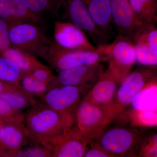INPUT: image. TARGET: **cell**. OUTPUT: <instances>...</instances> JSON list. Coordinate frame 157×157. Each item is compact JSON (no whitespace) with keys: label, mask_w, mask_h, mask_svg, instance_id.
<instances>
[{"label":"cell","mask_w":157,"mask_h":157,"mask_svg":"<svg viewBox=\"0 0 157 157\" xmlns=\"http://www.w3.org/2000/svg\"><path fill=\"white\" fill-rule=\"evenodd\" d=\"M20 87L25 93L35 97L40 98L51 88V86L39 81L30 73H25L19 82Z\"/></svg>","instance_id":"d4e9b609"},{"label":"cell","mask_w":157,"mask_h":157,"mask_svg":"<svg viewBox=\"0 0 157 157\" xmlns=\"http://www.w3.org/2000/svg\"><path fill=\"white\" fill-rule=\"evenodd\" d=\"M21 89L19 84H9L0 80V94L4 92Z\"/></svg>","instance_id":"e575fe53"},{"label":"cell","mask_w":157,"mask_h":157,"mask_svg":"<svg viewBox=\"0 0 157 157\" xmlns=\"http://www.w3.org/2000/svg\"><path fill=\"white\" fill-rule=\"evenodd\" d=\"M130 104L135 110L157 109V78L149 82L137 93Z\"/></svg>","instance_id":"ac0fdd59"},{"label":"cell","mask_w":157,"mask_h":157,"mask_svg":"<svg viewBox=\"0 0 157 157\" xmlns=\"http://www.w3.org/2000/svg\"><path fill=\"white\" fill-rule=\"evenodd\" d=\"M129 117L134 126L155 127L157 124V109L137 110L133 109Z\"/></svg>","instance_id":"484cf974"},{"label":"cell","mask_w":157,"mask_h":157,"mask_svg":"<svg viewBox=\"0 0 157 157\" xmlns=\"http://www.w3.org/2000/svg\"><path fill=\"white\" fill-rule=\"evenodd\" d=\"M1 53L2 56L10 59L15 63L24 73H30L35 69L45 66L33 55L12 46Z\"/></svg>","instance_id":"e0dca14e"},{"label":"cell","mask_w":157,"mask_h":157,"mask_svg":"<svg viewBox=\"0 0 157 157\" xmlns=\"http://www.w3.org/2000/svg\"><path fill=\"white\" fill-rule=\"evenodd\" d=\"M25 73L15 63L5 57H0V80L9 84H19Z\"/></svg>","instance_id":"603a6c76"},{"label":"cell","mask_w":157,"mask_h":157,"mask_svg":"<svg viewBox=\"0 0 157 157\" xmlns=\"http://www.w3.org/2000/svg\"><path fill=\"white\" fill-rule=\"evenodd\" d=\"M98 47L94 51L68 49L59 46L53 41L51 43L45 59L51 67L58 72L77 66L96 64L106 61L103 51Z\"/></svg>","instance_id":"52a82bcc"},{"label":"cell","mask_w":157,"mask_h":157,"mask_svg":"<svg viewBox=\"0 0 157 157\" xmlns=\"http://www.w3.org/2000/svg\"><path fill=\"white\" fill-rule=\"evenodd\" d=\"M155 78L157 66H139L131 71L120 84L112 103L108 106L115 119L124 112L137 93Z\"/></svg>","instance_id":"3957f363"},{"label":"cell","mask_w":157,"mask_h":157,"mask_svg":"<svg viewBox=\"0 0 157 157\" xmlns=\"http://www.w3.org/2000/svg\"><path fill=\"white\" fill-rule=\"evenodd\" d=\"M9 23L0 18V52L11 47L9 35Z\"/></svg>","instance_id":"1f68e13d"},{"label":"cell","mask_w":157,"mask_h":157,"mask_svg":"<svg viewBox=\"0 0 157 157\" xmlns=\"http://www.w3.org/2000/svg\"><path fill=\"white\" fill-rule=\"evenodd\" d=\"M132 41L145 43L157 55V28L155 24H142L135 33Z\"/></svg>","instance_id":"cb8c5ba5"},{"label":"cell","mask_w":157,"mask_h":157,"mask_svg":"<svg viewBox=\"0 0 157 157\" xmlns=\"http://www.w3.org/2000/svg\"><path fill=\"white\" fill-rule=\"evenodd\" d=\"M144 135L137 128L114 127L105 129L95 140L113 157H138Z\"/></svg>","instance_id":"7a4b0ae2"},{"label":"cell","mask_w":157,"mask_h":157,"mask_svg":"<svg viewBox=\"0 0 157 157\" xmlns=\"http://www.w3.org/2000/svg\"><path fill=\"white\" fill-rule=\"evenodd\" d=\"M17 122L10 120L7 119L0 117V128L3 126L5 125L8 124H9Z\"/></svg>","instance_id":"d590c367"},{"label":"cell","mask_w":157,"mask_h":157,"mask_svg":"<svg viewBox=\"0 0 157 157\" xmlns=\"http://www.w3.org/2000/svg\"><path fill=\"white\" fill-rule=\"evenodd\" d=\"M90 142L74 125L40 144L51 152L52 157H82Z\"/></svg>","instance_id":"ba28073f"},{"label":"cell","mask_w":157,"mask_h":157,"mask_svg":"<svg viewBox=\"0 0 157 157\" xmlns=\"http://www.w3.org/2000/svg\"><path fill=\"white\" fill-rule=\"evenodd\" d=\"M108 62V68L120 84L131 73L136 63L135 46L131 39L118 35L111 43L99 46Z\"/></svg>","instance_id":"277c9868"},{"label":"cell","mask_w":157,"mask_h":157,"mask_svg":"<svg viewBox=\"0 0 157 157\" xmlns=\"http://www.w3.org/2000/svg\"><path fill=\"white\" fill-rule=\"evenodd\" d=\"M75 119L77 128L92 142L115 118L108 106L99 107L82 99L75 112Z\"/></svg>","instance_id":"8992f818"},{"label":"cell","mask_w":157,"mask_h":157,"mask_svg":"<svg viewBox=\"0 0 157 157\" xmlns=\"http://www.w3.org/2000/svg\"><path fill=\"white\" fill-rule=\"evenodd\" d=\"M94 84L54 86L39 98L40 102L58 112L75 115L78 105Z\"/></svg>","instance_id":"9c48e42d"},{"label":"cell","mask_w":157,"mask_h":157,"mask_svg":"<svg viewBox=\"0 0 157 157\" xmlns=\"http://www.w3.org/2000/svg\"><path fill=\"white\" fill-rule=\"evenodd\" d=\"M29 73L37 80L51 86L54 82L56 76L53 75L52 70L47 66L37 68Z\"/></svg>","instance_id":"4dcf8cb0"},{"label":"cell","mask_w":157,"mask_h":157,"mask_svg":"<svg viewBox=\"0 0 157 157\" xmlns=\"http://www.w3.org/2000/svg\"><path fill=\"white\" fill-rule=\"evenodd\" d=\"M24 124L31 139L41 143L75 125V115L58 112L39 101L25 113Z\"/></svg>","instance_id":"6da1fadb"},{"label":"cell","mask_w":157,"mask_h":157,"mask_svg":"<svg viewBox=\"0 0 157 157\" xmlns=\"http://www.w3.org/2000/svg\"><path fill=\"white\" fill-rule=\"evenodd\" d=\"M111 16L118 35L132 40L142 24L137 19L129 0H111Z\"/></svg>","instance_id":"7c38bea8"},{"label":"cell","mask_w":157,"mask_h":157,"mask_svg":"<svg viewBox=\"0 0 157 157\" xmlns=\"http://www.w3.org/2000/svg\"><path fill=\"white\" fill-rule=\"evenodd\" d=\"M120 83L107 68L90 89L82 100L99 107H106L112 103Z\"/></svg>","instance_id":"4fadbf2b"},{"label":"cell","mask_w":157,"mask_h":157,"mask_svg":"<svg viewBox=\"0 0 157 157\" xmlns=\"http://www.w3.org/2000/svg\"><path fill=\"white\" fill-rule=\"evenodd\" d=\"M90 144L91 147L90 149H87L85 153L84 157H113L95 142L93 143L92 141Z\"/></svg>","instance_id":"836d02e7"},{"label":"cell","mask_w":157,"mask_h":157,"mask_svg":"<svg viewBox=\"0 0 157 157\" xmlns=\"http://www.w3.org/2000/svg\"><path fill=\"white\" fill-rule=\"evenodd\" d=\"M11 2L12 21L10 25L21 23H29L37 25L41 24L42 16L31 11L25 0H11Z\"/></svg>","instance_id":"44dd1931"},{"label":"cell","mask_w":157,"mask_h":157,"mask_svg":"<svg viewBox=\"0 0 157 157\" xmlns=\"http://www.w3.org/2000/svg\"><path fill=\"white\" fill-rule=\"evenodd\" d=\"M104 71L101 63L82 65L62 70L56 76L54 85L79 86L96 82Z\"/></svg>","instance_id":"5bb4252c"},{"label":"cell","mask_w":157,"mask_h":157,"mask_svg":"<svg viewBox=\"0 0 157 157\" xmlns=\"http://www.w3.org/2000/svg\"><path fill=\"white\" fill-rule=\"evenodd\" d=\"M54 38L57 44L68 49L94 51L98 48L90 42L82 30L71 22L56 21Z\"/></svg>","instance_id":"8fae6325"},{"label":"cell","mask_w":157,"mask_h":157,"mask_svg":"<svg viewBox=\"0 0 157 157\" xmlns=\"http://www.w3.org/2000/svg\"><path fill=\"white\" fill-rule=\"evenodd\" d=\"M136 55V63L139 66H157V55L145 43L133 42Z\"/></svg>","instance_id":"4316f807"},{"label":"cell","mask_w":157,"mask_h":157,"mask_svg":"<svg viewBox=\"0 0 157 157\" xmlns=\"http://www.w3.org/2000/svg\"><path fill=\"white\" fill-rule=\"evenodd\" d=\"M38 25L29 23L9 25L10 42L12 47L45 59L51 42Z\"/></svg>","instance_id":"5b68a950"},{"label":"cell","mask_w":157,"mask_h":157,"mask_svg":"<svg viewBox=\"0 0 157 157\" xmlns=\"http://www.w3.org/2000/svg\"><path fill=\"white\" fill-rule=\"evenodd\" d=\"M33 140L24 123H13L0 128V150L11 157H15L19 150Z\"/></svg>","instance_id":"9a60e30c"},{"label":"cell","mask_w":157,"mask_h":157,"mask_svg":"<svg viewBox=\"0 0 157 157\" xmlns=\"http://www.w3.org/2000/svg\"><path fill=\"white\" fill-rule=\"evenodd\" d=\"M0 98L12 108L21 111L30 108L39 102L36 98L25 93L21 89L4 92L0 94Z\"/></svg>","instance_id":"ffe728a7"},{"label":"cell","mask_w":157,"mask_h":157,"mask_svg":"<svg viewBox=\"0 0 157 157\" xmlns=\"http://www.w3.org/2000/svg\"><path fill=\"white\" fill-rule=\"evenodd\" d=\"M29 9L42 16L49 15L59 17V11L64 6L65 0H25Z\"/></svg>","instance_id":"7402d4cb"},{"label":"cell","mask_w":157,"mask_h":157,"mask_svg":"<svg viewBox=\"0 0 157 157\" xmlns=\"http://www.w3.org/2000/svg\"><path fill=\"white\" fill-rule=\"evenodd\" d=\"M63 7L70 22L82 30L97 47L108 43L110 37L98 28L82 0H65Z\"/></svg>","instance_id":"30bf717a"},{"label":"cell","mask_w":157,"mask_h":157,"mask_svg":"<svg viewBox=\"0 0 157 157\" xmlns=\"http://www.w3.org/2000/svg\"><path fill=\"white\" fill-rule=\"evenodd\" d=\"M15 157H52L49 150L41 144L31 141L16 153Z\"/></svg>","instance_id":"83f0119b"},{"label":"cell","mask_w":157,"mask_h":157,"mask_svg":"<svg viewBox=\"0 0 157 157\" xmlns=\"http://www.w3.org/2000/svg\"><path fill=\"white\" fill-rule=\"evenodd\" d=\"M157 135L154 133L148 136L144 135L140 143L138 157H156Z\"/></svg>","instance_id":"f1b7e54d"},{"label":"cell","mask_w":157,"mask_h":157,"mask_svg":"<svg viewBox=\"0 0 157 157\" xmlns=\"http://www.w3.org/2000/svg\"><path fill=\"white\" fill-rule=\"evenodd\" d=\"M95 23L110 37L113 26L111 16V0H82Z\"/></svg>","instance_id":"2e32d148"},{"label":"cell","mask_w":157,"mask_h":157,"mask_svg":"<svg viewBox=\"0 0 157 157\" xmlns=\"http://www.w3.org/2000/svg\"><path fill=\"white\" fill-rule=\"evenodd\" d=\"M0 117L16 122L24 123L25 113L14 109L0 98Z\"/></svg>","instance_id":"f546056e"},{"label":"cell","mask_w":157,"mask_h":157,"mask_svg":"<svg viewBox=\"0 0 157 157\" xmlns=\"http://www.w3.org/2000/svg\"><path fill=\"white\" fill-rule=\"evenodd\" d=\"M137 19L142 24H155L157 0H129Z\"/></svg>","instance_id":"d6986e66"},{"label":"cell","mask_w":157,"mask_h":157,"mask_svg":"<svg viewBox=\"0 0 157 157\" xmlns=\"http://www.w3.org/2000/svg\"><path fill=\"white\" fill-rule=\"evenodd\" d=\"M0 18L6 21L9 25L12 21L11 0H0Z\"/></svg>","instance_id":"d6a6232c"}]
</instances>
